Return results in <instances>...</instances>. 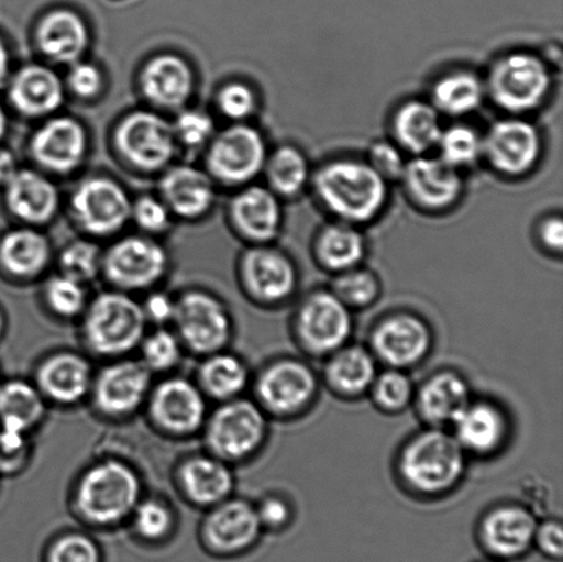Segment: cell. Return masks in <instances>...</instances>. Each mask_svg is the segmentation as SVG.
<instances>
[{"label":"cell","instance_id":"obj_2","mask_svg":"<svg viewBox=\"0 0 563 562\" xmlns=\"http://www.w3.org/2000/svg\"><path fill=\"white\" fill-rule=\"evenodd\" d=\"M142 497V481L134 467L123 461L103 460L81 473L74 506L87 526L109 530L129 521Z\"/></svg>","mask_w":563,"mask_h":562},{"label":"cell","instance_id":"obj_6","mask_svg":"<svg viewBox=\"0 0 563 562\" xmlns=\"http://www.w3.org/2000/svg\"><path fill=\"white\" fill-rule=\"evenodd\" d=\"M175 300L170 324L186 352L203 357L228 350L234 322L222 299L208 291L187 290Z\"/></svg>","mask_w":563,"mask_h":562},{"label":"cell","instance_id":"obj_30","mask_svg":"<svg viewBox=\"0 0 563 562\" xmlns=\"http://www.w3.org/2000/svg\"><path fill=\"white\" fill-rule=\"evenodd\" d=\"M236 228L247 239L267 242L278 235L282 212L274 191L264 187H250L235 197L231 208Z\"/></svg>","mask_w":563,"mask_h":562},{"label":"cell","instance_id":"obj_58","mask_svg":"<svg viewBox=\"0 0 563 562\" xmlns=\"http://www.w3.org/2000/svg\"><path fill=\"white\" fill-rule=\"evenodd\" d=\"M16 173L15 159L13 154L4 148H0V184L8 185V181L13 178Z\"/></svg>","mask_w":563,"mask_h":562},{"label":"cell","instance_id":"obj_42","mask_svg":"<svg viewBox=\"0 0 563 562\" xmlns=\"http://www.w3.org/2000/svg\"><path fill=\"white\" fill-rule=\"evenodd\" d=\"M140 360L143 365L154 374H165L175 371L180 365L181 357L185 355L184 345H181L178 335L174 329L168 327L156 328L151 333L146 332L141 341Z\"/></svg>","mask_w":563,"mask_h":562},{"label":"cell","instance_id":"obj_39","mask_svg":"<svg viewBox=\"0 0 563 562\" xmlns=\"http://www.w3.org/2000/svg\"><path fill=\"white\" fill-rule=\"evenodd\" d=\"M485 86L478 76L468 70L450 71L441 76L432 88L433 107L439 113L465 115L483 103Z\"/></svg>","mask_w":563,"mask_h":562},{"label":"cell","instance_id":"obj_50","mask_svg":"<svg viewBox=\"0 0 563 562\" xmlns=\"http://www.w3.org/2000/svg\"><path fill=\"white\" fill-rule=\"evenodd\" d=\"M175 135L187 146H200L211 137L212 120L198 110H186L176 120Z\"/></svg>","mask_w":563,"mask_h":562},{"label":"cell","instance_id":"obj_61","mask_svg":"<svg viewBox=\"0 0 563 562\" xmlns=\"http://www.w3.org/2000/svg\"><path fill=\"white\" fill-rule=\"evenodd\" d=\"M5 130V114L3 112V109L0 108V137L3 136Z\"/></svg>","mask_w":563,"mask_h":562},{"label":"cell","instance_id":"obj_43","mask_svg":"<svg viewBox=\"0 0 563 562\" xmlns=\"http://www.w3.org/2000/svg\"><path fill=\"white\" fill-rule=\"evenodd\" d=\"M43 300L47 311L64 321L81 318L88 306L86 285L64 274L54 275L44 285Z\"/></svg>","mask_w":563,"mask_h":562},{"label":"cell","instance_id":"obj_46","mask_svg":"<svg viewBox=\"0 0 563 562\" xmlns=\"http://www.w3.org/2000/svg\"><path fill=\"white\" fill-rule=\"evenodd\" d=\"M369 394L378 409L386 412H399L411 404L416 390L410 377L400 368H389L377 374Z\"/></svg>","mask_w":563,"mask_h":562},{"label":"cell","instance_id":"obj_27","mask_svg":"<svg viewBox=\"0 0 563 562\" xmlns=\"http://www.w3.org/2000/svg\"><path fill=\"white\" fill-rule=\"evenodd\" d=\"M377 374L373 352L358 345H344L336 350L324 367L325 383L342 398H358L369 393Z\"/></svg>","mask_w":563,"mask_h":562},{"label":"cell","instance_id":"obj_47","mask_svg":"<svg viewBox=\"0 0 563 562\" xmlns=\"http://www.w3.org/2000/svg\"><path fill=\"white\" fill-rule=\"evenodd\" d=\"M43 562H103V554L96 539L85 532L69 531L48 543Z\"/></svg>","mask_w":563,"mask_h":562},{"label":"cell","instance_id":"obj_3","mask_svg":"<svg viewBox=\"0 0 563 562\" xmlns=\"http://www.w3.org/2000/svg\"><path fill=\"white\" fill-rule=\"evenodd\" d=\"M401 482L412 493L438 497L450 493L466 471V453L443 428L419 432L402 448L397 461Z\"/></svg>","mask_w":563,"mask_h":562},{"label":"cell","instance_id":"obj_9","mask_svg":"<svg viewBox=\"0 0 563 562\" xmlns=\"http://www.w3.org/2000/svg\"><path fill=\"white\" fill-rule=\"evenodd\" d=\"M352 330L351 308L331 290L313 291L297 308L295 332L308 354L330 356L347 344Z\"/></svg>","mask_w":563,"mask_h":562},{"label":"cell","instance_id":"obj_44","mask_svg":"<svg viewBox=\"0 0 563 562\" xmlns=\"http://www.w3.org/2000/svg\"><path fill=\"white\" fill-rule=\"evenodd\" d=\"M438 146L440 158L456 169L472 167L483 156V137L467 125H454L441 132Z\"/></svg>","mask_w":563,"mask_h":562},{"label":"cell","instance_id":"obj_20","mask_svg":"<svg viewBox=\"0 0 563 562\" xmlns=\"http://www.w3.org/2000/svg\"><path fill=\"white\" fill-rule=\"evenodd\" d=\"M115 142L130 163L145 169L162 168L174 156L175 132L167 121L148 112H136L119 125Z\"/></svg>","mask_w":563,"mask_h":562},{"label":"cell","instance_id":"obj_49","mask_svg":"<svg viewBox=\"0 0 563 562\" xmlns=\"http://www.w3.org/2000/svg\"><path fill=\"white\" fill-rule=\"evenodd\" d=\"M367 163L386 181L401 179L407 164L399 146L385 141L374 143L369 148Z\"/></svg>","mask_w":563,"mask_h":562},{"label":"cell","instance_id":"obj_25","mask_svg":"<svg viewBox=\"0 0 563 562\" xmlns=\"http://www.w3.org/2000/svg\"><path fill=\"white\" fill-rule=\"evenodd\" d=\"M419 416L433 428L452 427L472 401L471 387L461 374L440 372L429 377L417 396Z\"/></svg>","mask_w":563,"mask_h":562},{"label":"cell","instance_id":"obj_48","mask_svg":"<svg viewBox=\"0 0 563 562\" xmlns=\"http://www.w3.org/2000/svg\"><path fill=\"white\" fill-rule=\"evenodd\" d=\"M60 274L79 280L81 284L96 279L102 269V257L96 245L90 242H75L60 255Z\"/></svg>","mask_w":563,"mask_h":562},{"label":"cell","instance_id":"obj_62","mask_svg":"<svg viewBox=\"0 0 563 562\" xmlns=\"http://www.w3.org/2000/svg\"><path fill=\"white\" fill-rule=\"evenodd\" d=\"M478 562H500V561H496V560L489 559V560L478 561Z\"/></svg>","mask_w":563,"mask_h":562},{"label":"cell","instance_id":"obj_55","mask_svg":"<svg viewBox=\"0 0 563 562\" xmlns=\"http://www.w3.org/2000/svg\"><path fill=\"white\" fill-rule=\"evenodd\" d=\"M176 300L164 291H152L143 302H141L143 316L147 324H154L156 328L168 327L173 323L175 316Z\"/></svg>","mask_w":563,"mask_h":562},{"label":"cell","instance_id":"obj_23","mask_svg":"<svg viewBox=\"0 0 563 562\" xmlns=\"http://www.w3.org/2000/svg\"><path fill=\"white\" fill-rule=\"evenodd\" d=\"M176 484L191 505L208 510L233 497L235 477L228 462L209 453L196 454L180 462Z\"/></svg>","mask_w":563,"mask_h":562},{"label":"cell","instance_id":"obj_56","mask_svg":"<svg viewBox=\"0 0 563 562\" xmlns=\"http://www.w3.org/2000/svg\"><path fill=\"white\" fill-rule=\"evenodd\" d=\"M69 86L81 98L97 96L102 86L101 71L91 64H76L70 69Z\"/></svg>","mask_w":563,"mask_h":562},{"label":"cell","instance_id":"obj_53","mask_svg":"<svg viewBox=\"0 0 563 562\" xmlns=\"http://www.w3.org/2000/svg\"><path fill=\"white\" fill-rule=\"evenodd\" d=\"M533 548L545 559L560 562L563 555V527L559 520H545L538 525Z\"/></svg>","mask_w":563,"mask_h":562},{"label":"cell","instance_id":"obj_31","mask_svg":"<svg viewBox=\"0 0 563 562\" xmlns=\"http://www.w3.org/2000/svg\"><path fill=\"white\" fill-rule=\"evenodd\" d=\"M36 37L38 46L48 58L64 64L79 58L88 44L85 22L69 10H55L44 16Z\"/></svg>","mask_w":563,"mask_h":562},{"label":"cell","instance_id":"obj_35","mask_svg":"<svg viewBox=\"0 0 563 562\" xmlns=\"http://www.w3.org/2000/svg\"><path fill=\"white\" fill-rule=\"evenodd\" d=\"M394 132L397 146L417 156L428 153L443 132L438 109L422 101L402 103L394 118Z\"/></svg>","mask_w":563,"mask_h":562},{"label":"cell","instance_id":"obj_7","mask_svg":"<svg viewBox=\"0 0 563 562\" xmlns=\"http://www.w3.org/2000/svg\"><path fill=\"white\" fill-rule=\"evenodd\" d=\"M551 90L549 65L531 53H510L490 66L485 92L496 107L520 114L532 112Z\"/></svg>","mask_w":563,"mask_h":562},{"label":"cell","instance_id":"obj_60","mask_svg":"<svg viewBox=\"0 0 563 562\" xmlns=\"http://www.w3.org/2000/svg\"><path fill=\"white\" fill-rule=\"evenodd\" d=\"M5 328H8V318H5L3 308L0 307V340L3 339Z\"/></svg>","mask_w":563,"mask_h":562},{"label":"cell","instance_id":"obj_32","mask_svg":"<svg viewBox=\"0 0 563 562\" xmlns=\"http://www.w3.org/2000/svg\"><path fill=\"white\" fill-rule=\"evenodd\" d=\"M5 197L11 212L31 223L47 222L58 206V192L52 181L33 170H16L8 181Z\"/></svg>","mask_w":563,"mask_h":562},{"label":"cell","instance_id":"obj_52","mask_svg":"<svg viewBox=\"0 0 563 562\" xmlns=\"http://www.w3.org/2000/svg\"><path fill=\"white\" fill-rule=\"evenodd\" d=\"M257 517L264 531L278 532L286 530L292 520V509L280 495H267L256 506Z\"/></svg>","mask_w":563,"mask_h":562},{"label":"cell","instance_id":"obj_40","mask_svg":"<svg viewBox=\"0 0 563 562\" xmlns=\"http://www.w3.org/2000/svg\"><path fill=\"white\" fill-rule=\"evenodd\" d=\"M266 163L269 185L280 196L300 195L311 178L307 158L296 147H279Z\"/></svg>","mask_w":563,"mask_h":562},{"label":"cell","instance_id":"obj_63","mask_svg":"<svg viewBox=\"0 0 563 562\" xmlns=\"http://www.w3.org/2000/svg\"><path fill=\"white\" fill-rule=\"evenodd\" d=\"M0 382H2V379H0Z\"/></svg>","mask_w":563,"mask_h":562},{"label":"cell","instance_id":"obj_4","mask_svg":"<svg viewBox=\"0 0 563 562\" xmlns=\"http://www.w3.org/2000/svg\"><path fill=\"white\" fill-rule=\"evenodd\" d=\"M80 319L81 339L88 352L110 361L137 351L147 332L141 302L115 289L88 301Z\"/></svg>","mask_w":563,"mask_h":562},{"label":"cell","instance_id":"obj_45","mask_svg":"<svg viewBox=\"0 0 563 562\" xmlns=\"http://www.w3.org/2000/svg\"><path fill=\"white\" fill-rule=\"evenodd\" d=\"M331 291L351 310L372 306L378 299L380 285L368 269L351 268L336 274Z\"/></svg>","mask_w":563,"mask_h":562},{"label":"cell","instance_id":"obj_24","mask_svg":"<svg viewBox=\"0 0 563 562\" xmlns=\"http://www.w3.org/2000/svg\"><path fill=\"white\" fill-rule=\"evenodd\" d=\"M452 428V434L465 453L477 455L496 453L509 434V422L504 410L485 400H472Z\"/></svg>","mask_w":563,"mask_h":562},{"label":"cell","instance_id":"obj_38","mask_svg":"<svg viewBox=\"0 0 563 562\" xmlns=\"http://www.w3.org/2000/svg\"><path fill=\"white\" fill-rule=\"evenodd\" d=\"M49 261L48 242L32 230H16L0 242V266L14 278H35Z\"/></svg>","mask_w":563,"mask_h":562},{"label":"cell","instance_id":"obj_12","mask_svg":"<svg viewBox=\"0 0 563 562\" xmlns=\"http://www.w3.org/2000/svg\"><path fill=\"white\" fill-rule=\"evenodd\" d=\"M318 378L311 367L297 360H279L263 368L255 382L256 404L266 415L292 417L311 406Z\"/></svg>","mask_w":563,"mask_h":562},{"label":"cell","instance_id":"obj_28","mask_svg":"<svg viewBox=\"0 0 563 562\" xmlns=\"http://www.w3.org/2000/svg\"><path fill=\"white\" fill-rule=\"evenodd\" d=\"M196 383L207 399L223 401L241 398L251 383L250 367L239 355L228 350L202 357Z\"/></svg>","mask_w":563,"mask_h":562},{"label":"cell","instance_id":"obj_26","mask_svg":"<svg viewBox=\"0 0 563 562\" xmlns=\"http://www.w3.org/2000/svg\"><path fill=\"white\" fill-rule=\"evenodd\" d=\"M87 146L86 132L75 120L48 121L32 141L33 157L48 169L68 173L80 164Z\"/></svg>","mask_w":563,"mask_h":562},{"label":"cell","instance_id":"obj_16","mask_svg":"<svg viewBox=\"0 0 563 562\" xmlns=\"http://www.w3.org/2000/svg\"><path fill=\"white\" fill-rule=\"evenodd\" d=\"M483 154L499 174L516 178L538 164L542 137L537 126L526 120H500L483 137Z\"/></svg>","mask_w":563,"mask_h":562},{"label":"cell","instance_id":"obj_1","mask_svg":"<svg viewBox=\"0 0 563 562\" xmlns=\"http://www.w3.org/2000/svg\"><path fill=\"white\" fill-rule=\"evenodd\" d=\"M313 190L325 211L340 222H372L388 201V185L367 162L341 158L322 165L313 176Z\"/></svg>","mask_w":563,"mask_h":562},{"label":"cell","instance_id":"obj_21","mask_svg":"<svg viewBox=\"0 0 563 562\" xmlns=\"http://www.w3.org/2000/svg\"><path fill=\"white\" fill-rule=\"evenodd\" d=\"M401 180L410 200L424 211H445L460 200L463 189L460 169L423 154L406 164Z\"/></svg>","mask_w":563,"mask_h":562},{"label":"cell","instance_id":"obj_54","mask_svg":"<svg viewBox=\"0 0 563 562\" xmlns=\"http://www.w3.org/2000/svg\"><path fill=\"white\" fill-rule=\"evenodd\" d=\"M136 223L147 231H162L168 225V209L153 197H142L131 209Z\"/></svg>","mask_w":563,"mask_h":562},{"label":"cell","instance_id":"obj_11","mask_svg":"<svg viewBox=\"0 0 563 562\" xmlns=\"http://www.w3.org/2000/svg\"><path fill=\"white\" fill-rule=\"evenodd\" d=\"M263 532L256 506L250 500L230 497L208 509L200 539L209 554L233 559L255 549Z\"/></svg>","mask_w":563,"mask_h":562},{"label":"cell","instance_id":"obj_36","mask_svg":"<svg viewBox=\"0 0 563 562\" xmlns=\"http://www.w3.org/2000/svg\"><path fill=\"white\" fill-rule=\"evenodd\" d=\"M162 191L168 206L185 218L200 217L213 201L211 180L201 170L191 167L170 169L164 176Z\"/></svg>","mask_w":563,"mask_h":562},{"label":"cell","instance_id":"obj_29","mask_svg":"<svg viewBox=\"0 0 563 562\" xmlns=\"http://www.w3.org/2000/svg\"><path fill=\"white\" fill-rule=\"evenodd\" d=\"M141 82L148 101L163 108H179L190 97L192 76L184 59L167 54L146 65Z\"/></svg>","mask_w":563,"mask_h":562},{"label":"cell","instance_id":"obj_41","mask_svg":"<svg viewBox=\"0 0 563 562\" xmlns=\"http://www.w3.org/2000/svg\"><path fill=\"white\" fill-rule=\"evenodd\" d=\"M129 521L134 536L147 544L167 542L176 522L173 508L159 498H142Z\"/></svg>","mask_w":563,"mask_h":562},{"label":"cell","instance_id":"obj_51","mask_svg":"<svg viewBox=\"0 0 563 562\" xmlns=\"http://www.w3.org/2000/svg\"><path fill=\"white\" fill-rule=\"evenodd\" d=\"M219 107L230 119L242 120L255 112L256 97L250 87L234 82L224 87L219 96Z\"/></svg>","mask_w":563,"mask_h":562},{"label":"cell","instance_id":"obj_37","mask_svg":"<svg viewBox=\"0 0 563 562\" xmlns=\"http://www.w3.org/2000/svg\"><path fill=\"white\" fill-rule=\"evenodd\" d=\"M366 255V242L355 224L336 222L325 225L314 241V256L320 266L340 274L358 267Z\"/></svg>","mask_w":563,"mask_h":562},{"label":"cell","instance_id":"obj_13","mask_svg":"<svg viewBox=\"0 0 563 562\" xmlns=\"http://www.w3.org/2000/svg\"><path fill=\"white\" fill-rule=\"evenodd\" d=\"M168 268L167 253L156 242L129 236L102 257V272L115 290L141 291L154 288Z\"/></svg>","mask_w":563,"mask_h":562},{"label":"cell","instance_id":"obj_33","mask_svg":"<svg viewBox=\"0 0 563 562\" xmlns=\"http://www.w3.org/2000/svg\"><path fill=\"white\" fill-rule=\"evenodd\" d=\"M10 99L20 112L42 115L59 107L64 99V88L53 70L31 65L15 75Z\"/></svg>","mask_w":563,"mask_h":562},{"label":"cell","instance_id":"obj_10","mask_svg":"<svg viewBox=\"0 0 563 562\" xmlns=\"http://www.w3.org/2000/svg\"><path fill=\"white\" fill-rule=\"evenodd\" d=\"M153 374L140 360L119 357L93 376L90 399L102 417L124 420L145 407Z\"/></svg>","mask_w":563,"mask_h":562},{"label":"cell","instance_id":"obj_57","mask_svg":"<svg viewBox=\"0 0 563 562\" xmlns=\"http://www.w3.org/2000/svg\"><path fill=\"white\" fill-rule=\"evenodd\" d=\"M540 241L551 252H561L563 245V224L560 217H551L540 224Z\"/></svg>","mask_w":563,"mask_h":562},{"label":"cell","instance_id":"obj_22","mask_svg":"<svg viewBox=\"0 0 563 562\" xmlns=\"http://www.w3.org/2000/svg\"><path fill=\"white\" fill-rule=\"evenodd\" d=\"M74 213L92 234H110L123 228L131 214L129 197L109 179L85 181L71 200Z\"/></svg>","mask_w":563,"mask_h":562},{"label":"cell","instance_id":"obj_19","mask_svg":"<svg viewBox=\"0 0 563 562\" xmlns=\"http://www.w3.org/2000/svg\"><path fill=\"white\" fill-rule=\"evenodd\" d=\"M93 372L86 355L76 351H57L36 367L35 383L47 404L75 406L90 398Z\"/></svg>","mask_w":563,"mask_h":562},{"label":"cell","instance_id":"obj_8","mask_svg":"<svg viewBox=\"0 0 563 562\" xmlns=\"http://www.w3.org/2000/svg\"><path fill=\"white\" fill-rule=\"evenodd\" d=\"M145 407L154 428L170 438L195 437L209 415L207 396L196 382L180 376L153 385Z\"/></svg>","mask_w":563,"mask_h":562},{"label":"cell","instance_id":"obj_34","mask_svg":"<svg viewBox=\"0 0 563 562\" xmlns=\"http://www.w3.org/2000/svg\"><path fill=\"white\" fill-rule=\"evenodd\" d=\"M47 400L35 383L13 378L0 382V427L32 433L46 417Z\"/></svg>","mask_w":563,"mask_h":562},{"label":"cell","instance_id":"obj_59","mask_svg":"<svg viewBox=\"0 0 563 562\" xmlns=\"http://www.w3.org/2000/svg\"><path fill=\"white\" fill-rule=\"evenodd\" d=\"M9 71V55L2 41H0V87L3 86Z\"/></svg>","mask_w":563,"mask_h":562},{"label":"cell","instance_id":"obj_17","mask_svg":"<svg viewBox=\"0 0 563 562\" xmlns=\"http://www.w3.org/2000/svg\"><path fill=\"white\" fill-rule=\"evenodd\" d=\"M266 162V142L261 132L247 125L223 131L208 156L209 169L225 184H245L261 173Z\"/></svg>","mask_w":563,"mask_h":562},{"label":"cell","instance_id":"obj_14","mask_svg":"<svg viewBox=\"0 0 563 562\" xmlns=\"http://www.w3.org/2000/svg\"><path fill=\"white\" fill-rule=\"evenodd\" d=\"M432 344L428 323L408 312H396L380 319L372 333L375 360L400 371L421 363L432 350Z\"/></svg>","mask_w":563,"mask_h":562},{"label":"cell","instance_id":"obj_18","mask_svg":"<svg viewBox=\"0 0 563 562\" xmlns=\"http://www.w3.org/2000/svg\"><path fill=\"white\" fill-rule=\"evenodd\" d=\"M241 280L253 300L264 306H275L295 294L297 269L284 252L257 246L242 257Z\"/></svg>","mask_w":563,"mask_h":562},{"label":"cell","instance_id":"obj_5","mask_svg":"<svg viewBox=\"0 0 563 562\" xmlns=\"http://www.w3.org/2000/svg\"><path fill=\"white\" fill-rule=\"evenodd\" d=\"M201 432L209 454L230 465L239 464L252 459L266 443L267 415L256 400L241 396L209 412Z\"/></svg>","mask_w":563,"mask_h":562},{"label":"cell","instance_id":"obj_15","mask_svg":"<svg viewBox=\"0 0 563 562\" xmlns=\"http://www.w3.org/2000/svg\"><path fill=\"white\" fill-rule=\"evenodd\" d=\"M537 517L520 505H500L479 521V547L489 559L510 562L526 558L533 549Z\"/></svg>","mask_w":563,"mask_h":562}]
</instances>
